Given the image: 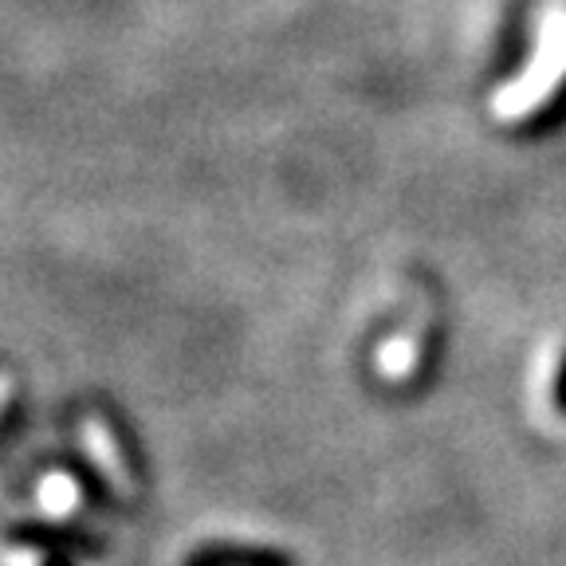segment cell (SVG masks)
Segmentation results:
<instances>
[{"mask_svg":"<svg viewBox=\"0 0 566 566\" xmlns=\"http://www.w3.org/2000/svg\"><path fill=\"white\" fill-rule=\"evenodd\" d=\"M186 566H201V563H189V558H186Z\"/></svg>","mask_w":566,"mask_h":566,"instance_id":"9c48e42d","label":"cell"},{"mask_svg":"<svg viewBox=\"0 0 566 566\" xmlns=\"http://www.w3.org/2000/svg\"><path fill=\"white\" fill-rule=\"evenodd\" d=\"M4 539L12 547H28V551H44V555H103L106 539L98 531H87L83 523H55V520H24V523H12L4 527Z\"/></svg>","mask_w":566,"mask_h":566,"instance_id":"6da1fadb","label":"cell"},{"mask_svg":"<svg viewBox=\"0 0 566 566\" xmlns=\"http://www.w3.org/2000/svg\"><path fill=\"white\" fill-rule=\"evenodd\" d=\"M40 566H75V563H71V555H60V551H55V555H48Z\"/></svg>","mask_w":566,"mask_h":566,"instance_id":"ba28073f","label":"cell"},{"mask_svg":"<svg viewBox=\"0 0 566 566\" xmlns=\"http://www.w3.org/2000/svg\"><path fill=\"white\" fill-rule=\"evenodd\" d=\"M555 406H558V413H566V358H563V366H558V381H555Z\"/></svg>","mask_w":566,"mask_h":566,"instance_id":"8992f818","label":"cell"},{"mask_svg":"<svg viewBox=\"0 0 566 566\" xmlns=\"http://www.w3.org/2000/svg\"><path fill=\"white\" fill-rule=\"evenodd\" d=\"M563 115H566V80L558 83L555 95L547 98V106H543V111H539L535 118H531V123H539V130H547V126H555Z\"/></svg>","mask_w":566,"mask_h":566,"instance_id":"5b68a950","label":"cell"},{"mask_svg":"<svg viewBox=\"0 0 566 566\" xmlns=\"http://www.w3.org/2000/svg\"><path fill=\"white\" fill-rule=\"evenodd\" d=\"M189 563L201 566H295L287 551L275 547H240V543H209V547L193 551Z\"/></svg>","mask_w":566,"mask_h":566,"instance_id":"3957f363","label":"cell"},{"mask_svg":"<svg viewBox=\"0 0 566 566\" xmlns=\"http://www.w3.org/2000/svg\"><path fill=\"white\" fill-rule=\"evenodd\" d=\"M12 424H20V413H17V409H12L9 417H0V444H4V437H9Z\"/></svg>","mask_w":566,"mask_h":566,"instance_id":"52a82bcc","label":"cell"},{"mask_svg":"<svg viewBox=\"0 0 566 566\" xmlns=\"http://www.w3.org/2000/svg\"><path fill=\"white\" fill-rule=\"evenodd\" d=\"M103 421H106V433H111V441H115V452H118V460H123L126 476H130L134 484H142V480H146V457H142L134 429L123 421V413H118L115 406L103 409Z\"/></svg>","mask_w":566,"mask_h":566,"instance_id":"277c9868","label":"cell"},{"mask_svg":"<svg viewBox=\"0 0 566 566\" xmlns=\"http://www.w3.org/2000/svg\"><path fill=\"white\" fill-rule=\"evenodd\" d=\"M60 469L67 472L71 484L80 488L83 504H87V507H95V512H106V515L118 512V495H115V488H111V480H106L103 472H98L95 464L83 457V452L67 449L60 457Z\"/></svg>","mask_w":566,"mask_h":566,"instance_id":"7a4b0ae2","label":"cell"}]
</instances>
